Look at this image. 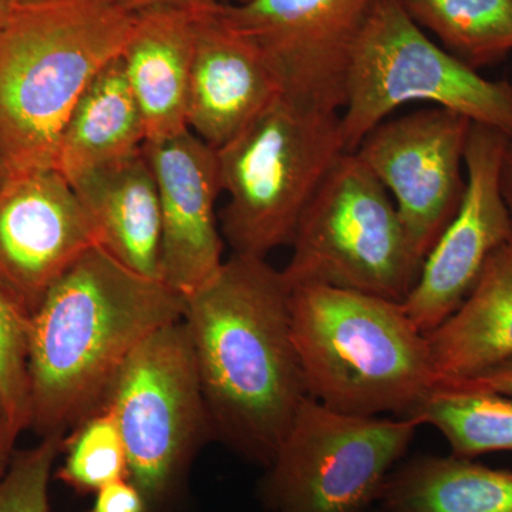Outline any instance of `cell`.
<instances>
[{"instance_id": "cell-32", "label": "cell", "mask_w": 512, "mask_h": 512, "mask_svg": "<svg viewBox=\"0 0 512 512\" xmlns=\"http://www.w3.org/2000/svg\"><path fill=\"white\" fill-rule=\"evenodd\" d=\"M9 174L10 170L8 168V165H6L5 163H3L2 160H0V185L5 183L6 178L9 177Z\"/></svg>"}, {"instance_id": "cell-8", "label": "cell", "mask_w": 512, "mask_h": 512, "mask_svg": "<svg viewBox=\"0 0 512 512\" xmlns=\"http://www.w3.org/2000/svg\"><path fill=\"white\" fill-rule=\"evenodd\" d=\"M101 407L119 424L128 480L143 494L148 512L167 510L192 460L214 439L183 319L158 329L131 353Z\"/></svg>"}, {"instance_id": "cell-33", "label": "cell", "mask_w": 512, "mask_h": 512, "mask_svg": "<svg viewBox=\"0 0 512 512\" xmlns=\"http://www.w3.org/2000/svg\"><path fill=\"white\" fill-rule=\"evenodd\" d=\"M15 5H25V3L42 2V0H12Z\"/></svg>"}, {"instance_id": "cell-29", "label": "cell", "mask_w": 512, "mask_h": 512, "mask_svg": "<svg viewBox=\"0 0 512 512\" xmlns=\"http://www.w3.org/2000/svg\"><path fill=\"white\" fill-rule=\"evenodd\" d=\"M16 439L18 437L13 433L5 409H3L2 403H0V480L8 471L10 461H12L13 454H15L13 446H15Z\"/></svg>"}, {"instance_id": "cell-27", "label": "cell", "mask_w": 512, "mask_h": 512, "mask_svg": "<svg viewBox=\"0 0 512 512\" xmlns=\"http://www.w3.org/2000/svg\"><path fill=\"white\" fill-rule=\"evenodd\" d=\"M436 387H450V389L467 390V392L494 393L512 397V359L491 367L470 379L437 384Z\"/></svg>"}, {"instance_id": "cell-7", "label": "cell", "mask_w": 512, "mask_h": 512, "mask_svg": "<svg viewBox=\"0 0 512 512\" xmlns=\"http://www.w3.org/2000/svg\"><path fill=\"white\" fill-rule=\"evenodd\" d=\"M291 247L281 271L289 291L329 286L402 303L424 262L389 192L355 153L342 154L326 175Z\"/></svg>"}, {"instance_id": "cell-31", "label": "cell", "mask_w": 512, "mask_h": 512, "mask_svg": "<svg viewBox=\"0 0 512 512\" xmlns=\"http://www.w3.org/2000/svg\"><path fill=\"white\" fill-rule=\"evenodd\" d=\"M13 8H15V3L12 0H0V26L9 18Z\"/></svg>"}, {"instance_id": "cell-20", "label": "cell", "mask_w": 512, "mask_h": 512, "mask_svg": "<svg viewBox=\"0 0 512 512\" xmlns=\"http://www.w3.org/2000/svg\"><path fill=\"white\" fill-rule=\"evenodd\" d=\"M377 504L387 512H512V471L454 454L414 457L390 473Z\"/></svg>"}, {"instance_id": "cell-3", "label": "cell", "mask_w": 512, "mask_h": 512, "mask_svg": "<svg viewBox=\"0 0 512 512\" xmlns=\"http://www.w3.org/2000/svg\"><path fill=\"white\" fill-rule=\"evenodd\" d=\"M136 15L117 0L15 5L0 26V160L10 171L55 168L70 113L121 56Z\"/></svg>"}, {"instance_id": "cell-4", "label": "cell", "mask_w": 512, "mask_h": 512, "mask_svg": "<svg viewBox=\"0 0 512 512\" xmlns=\"http://www.w3.org/2000/svg\"><path fill=\"white\" fill-rule=\"evenodd\" d=\"M289 305L308 396L323 406L404 419L436 386L427 336L402 303L313 285L292 289Z\"/></svg>"}, {"instance_id": "cell-17", "label": "cell", "mask_w": 512, "mask_h": 512, "mask_svg": "<svg viewBox=\"0 0 512 512\" xmlns=\"http://www.w3.org/2000/svg\"><path fill=\"white\" fill-rule=\"evenodd\" d=\"M72 187L99 247L131 271L163 281L160 198L144 151L83 175Z\"/></svg>"}, {"instance_id": "cell-22", "label": "cell", "mask_w": 512, "mask_h": 512, "mask_svg": "<svg viewBox=\"0 0 512 512\" xmlns=\"http://www.w3.org/2000/svg\"><path fill=\"white\" fill-rule=\"evenodd\" d=\"M404 419L440 431L454 456L512 451V397L434 387Z\"/></svg>"}, {"instance_id": "cell-23", "label": "cell", "mask_w": 512, "mask_h": 512, "mask_svg": "<svg viewBox=\"0 0 512 512\" xmlns=\"http://www.w3.org/2000/svg\"><path fill=\"white\" fill-rule=\"evenodd\" d=\"M64 460L55 478L77 494H96L128 478L126 446L119 424L107 407L84 417L64 436Z\"/></svg>"}, {"instance_id": "cell-1", "label": "cell", "mask_w": 512, "mask_h": 512, "mask_svg": "<svg viewBox=\"0 0 512 512\" xmlns=\"http://www.w3.org/2000/svg\"><path fill=\"white\" fill-rule=\"evenodd\" d=\"M289 296L266 258L232 254L184 298L183 323L214 439L265 468L308 397Z\"/></svg>"}, {"instance_id": "cell-34", "label": "cell", "mask_w": 512, "mask_h": 512, "mask_svg": "<svg viewBox=\"0 0 512 512\" xmlns=\"http://www.w3.org/2000/svg\"><path fill=\"white\" fill-rule=\"evenodd\" d=\"M365 512H387L386 510H383L382 507H380L379 505V508H377V510H372V508H369V510L365 511Z\"/></svg>"}, {"instance_id": "cell-14", "label": "cell", "mask_w": 512, "mask_h": 512, "mask_svg": "<svg viewBox=\"0 0 512 512\" xmlns=\"http://www.w3.org/2000/svg\"><path fill=\"white\" fill-rule=\"evenodd\" d=\"M156 178L161 210V279L185 296L224 265V237L215 215L222 192L217 151L188 128L143 147Z\"/></svg>"}, {"instance_id": "cell-5", "label": "cell", "mask_w": 512, "mask_h": 512, "mask_svg": "<svg viewBox=\"0 0 512 512\" xmlns=\"http://www.w3.org/2000/svg\"><path fill=\"white\" fill-rule=\"evenodd\" d=\"M215 151L229 197L221 212L222 237L232 254L255 258L291 245L313 195L348 153L340 111L284 93Z\"/></svg>"}, {"instance_id": "cell-16", "label": "cell", "mask_w": 512, "mask_h": 512, "mask_svg": "<svg viewBox=\"0 0 512 512\" xmlns=\"http://www.w3.org/2000/svg\"><path fill=\"white\" fill-rule=\"evenodd\" d=\"M136 13L121 60L143 116L147 143L188 130L197 10L150 8Z\"/></svg>"}, {"instance_id": "cell-15", "label": "cell", "mask_w": 512, "mask_h": 512, "mask_svg": "<svg viewBox=\"0 0 512 512\" xmlns=\"http://www.w3.org/2000/svg\"><path fill=\"white\" fill-rule=\"evenodd\" d=\"M281 94L275 74L256 47L217 9H198L188 90L192 133L218 150Z\"/></svg>"}, {"instance_id": "cell-11", "label": "cell", "mask_w": 512, "mask_h": 512, "mask_svg": "<svg viewBox=\"0 0 512 512\" xmlns=\"http://www.w3.org/2000/svg\"><path fill=\"white\" fill-rule=\"evenodd\" d=\"M377 0H248L222 19L256 47L292 99L342 111L350 55Z\"/></svg>"}, {"instance_id": "cell-25", "label": "cell", "mask_w": 512, "mask_h": 512, "mask_svg": "<svg viewBox=\"0 0 512 512\" xmlns=\"http://www.w3.org/2000/svg\"><path fill=\"white\" fill-rule=\"evenodd\" d=\"M63 439V434H50L37 446L13 454L0 480V512H52L49 484Z\"/></svg>"}, {"instance_id": "cell-9", "label": "cell", "mask_w": 512, "mask_h": 512, "mask_svg": "<svg viewBox=\"0 0 512 512\" xmlns=\"http://www.w3.org/2000/svg\"><path fill=\"white\" fill-rule=\"evenodd\" d=\"M419 427L335 412L308 396L266 467L262 503L272 512H365Z\"/></svg>"}, {"instance_id": "cell-26", "label": "cell", "mask_w": 512, "mask_h": 512, "mask_svg": "<svg viewBox=\"0 0 512 512\" xmlns=\"http://www.w3.org/2000/svg\"><path fill=\"white\" fill-rule=\"evenodd\" d=\"M90 512H148L146 500L128 478L97 491Z\"/></svg>"}, {"instance_id": "cell-12", "label": "cell", "mask_w": 512, "mask_h": 512, "mask_svg": "<svg viewBox=\"0 0 512 512\" xmlns=\"http://www.w3.org/2000/svg\"><path fill=\"white\" fill-rule=\"evenodd\" d=\"M510 137L473 123L464 168L466 191L453 220L424 259L419 281L403 309L429 335L446 322L473 291L485 264L512 238V221L501 188Z\"/></svg>"}, {"instance_id": "cell-19", "label": "cell", "mask_w": 512, "mask_h": 512, "mask_svg": "<svg viewBox=\"0 0 512 512\" xmlns=\"http://www.w3.org/2000/svg\"><path fill=\"white\" fill-rule=\"evenodd\" d=\"M146 127L121 56L111 60L84 90L67 119L55 170L69 181L143 150Z\"/></svg>"}, {"instance_id": "cell-28", "label": "cell", "mask_w": 512, "mask_h": 512, "mask_svg": "<svg viewBox=\"0 0 512 512\" xmlns=\"http://www.w3.org/2000/svg\"><path fill=\"white\" fill-rule=\"evenodd\" d=\"M131 12L150 8L214 9L221 6L241 5L248 0H117Z\"/></svg>"}, {"instance_id": "cell-13", "label": "cell", "mask_w": 512, "mask_h": 512, "mask_svg": "<svg viewBox=\"0 0 512 512\" xmlns=\"http://www.w3.org/2000/svg\"><path fill=\"white\" fill-rule=\"evenodd\" d=\"M96 245L92 221L59 171H10L0 185V281L32 313Z\"/></svg>"}, {"instance_id": "cell-2", "label": "cell", "mask_w": 512, "mask_h": 512, "mask_svg": "<svg viewBox=\"0 0 512 512\" xmlns=\"http://www.w3.org/2000/svg\"><path fill=\"white\" fill-rule=\"evenodd\" d=\"M185 299L131 271L96 245L46 292L30 322L32 426L66 436L103 404L128 357L180 322Z\"/></svg>"}, {"instance_id": "cell-6", "label": "cell", "mask_w": 512, "mask_h": 512, "mask_svg": "<svg viewBox=\"0 0 512 512\" xmlns=\"http://www.w3.org/2000/svg\"><path fill=\"white\" fill-rule=\"evenodd\" d=\"M426 101L512 138V84L490 80L430 39L400 0H377L357 37L340 111L346 151L394 110Z\"/></svg>"}, {"instance_id": "cell-10", "label": "cell", "mask_w": 512, "mask_h": 512, "mask_svg": "<svg viewBox=\"0 0 512 512\" xmlns=\"http://www.w3.org/2000/svg\"><path fill=\"white\" fill-rule=\"evenodd\" d=\"M471 126L466 116L433 106L384 120L353 151L389 192L423 261L463 200Z\"/></svg>"}, {"instance_id": "cell-30", "label": "cell", "mask_w": 512, "mask_h": 512, "mask_svg": "<svg viewBox=\"0 0 512 512\" xmlns=\"http://www.w3.org/2000/svg\"><path fill=\"white\" fill-rule=\"evenodd\" d=\"M501 188H503L504 201L512 221V138L508 141L507 150H505L503 171H501Z\"/></svg>"}, {"instance_id": "cell-24", "label": "cell", "mask_w": 512, "mask_h": 512, "mask_svg": "<svg viewBox=\"0 0 512 512\" xmlns=\"http://www.w3.org/2000/svg\"><path fill=\"white\" fill-rule=\"evenodd\" d=\"M30 322L32 311L0 281V403L16 437L32 426Z\"/></svg>"}, {"instance_id": "cell-21", "label": "cell", "mask_w": 512, "mask_h": 512, "mask_svg": "<svg viewBox=\"0 0 512 512\" xmlns=\"http://www.w3.org/2000/svg\"><path fill=\"white\" fill-rule=\"evenodd\" d=\"M423 30L474 69L512 52V0H400Z\"/></svg>"}, {"instance_id": "cell-18", "label": "cell", "mask_w": 512, "mask_h": 512, "mask_svg": "<svg viewBox=\"0 0 512 512\" xmlns=\"http://www.w3.org/2000/svg\"><path fill=\"white\" fill-rule=\"evenodd\" d=\"M426 336L436 386L512 359V238L488 259L460 308Z\"/></svg>"}]
</instances>
